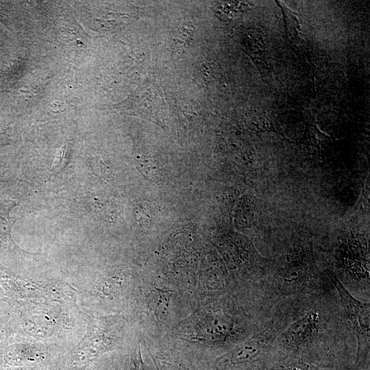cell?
I'll use <instances>...</instances> for the list:
<instances>
[{
  "label": "cell",
  "mask_w": 370,
  "mask_h": 370,
  "mask_svg": "<svg viewBox=\"0 0 370 370\" xmlns=\"http://www.w3.org/2000/svg\"><path fill=\"white\" fill-rule=\"evenodd\" d=\"M329 275L356 335L358 351L356 362L360 365L367 359L369 352V304L354 297L334 274L330 273Z\"/></svg>",
  "instance_id": "1"
},
{
  "label": "cell",
  "mask_w": 370,
  "mask_h": 370,
  "mask_svg": "<svg viewBox=\"0 0 370 370\" xmlns=\"http://www.w3.org/2000/svg\"><path fill=\"white\" fill-rule=\"evenodd\" d=\"M264 336L251 339L232 353L230 362L234 365H239L252 362L260 356L263 357L271 345L270 339H265Z\"/></svg>",
  "instance_id": "2"
},
{
  "label": "cell",
  "mask_w": 370,
  "mask_h": 370,
  "mask_svg": "<svg viewBox=\"0 0 370 370\" xmlns=\"http://www.w3.org/2000/svg\"><path fill=\"white\" fill-rule=\"evenodd\" d=\"M261 370H314L312 366L300 361H280L269 366L262 367Z\"/></svg>",
  "instance_id": "3"
}]
</instances>
